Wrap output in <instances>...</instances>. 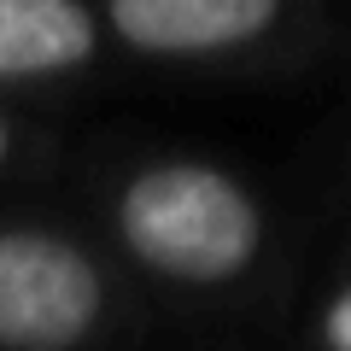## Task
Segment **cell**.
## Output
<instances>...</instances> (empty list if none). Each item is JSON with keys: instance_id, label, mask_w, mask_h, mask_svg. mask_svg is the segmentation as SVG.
<instances>
[{"instance_id": "6", "label": "cell", "mask_w": 351, "mask_h": 351, "mask_svg": "<svg viewBox=\"0 0 351 351\" xmlns=\"http://www.w3.org/2000/svg\"><path fill=\"white\" fill-rule=\"evenodd\" d=\"M0 158H6V123H0Z\"/></svg>"}, {"instance_id": "5", "label": "cell", "mask_w": 351, "mask_h": 351, "mask_svg": "<svg viewBox=\"0 0 351 351\" xmlns=\"http://www.w3.org/2000/svg\"><path fill=\"white\" fill-rule=\"evenodd\" d=\"M322 339L328 351H351V287H339L334 304L322 311Z\"/></svg>"}, {"instance_id": "1", "label": "cell", "mask_w": 351, "mask_h": 351, "mask_svg": "<svg viewBox=\"0 0 351 351\" xmlns=\"http://www.w3.org/2000/svg\"><path fill=\"white\" fill-rule=\"evenodd\" d=\"M117 223L129 252L176 281H228L258 252L252 199L205 164H158L135 176Z\"/></svg>"}, {"instance_id": "3", "label": "cell", "mask_w": 351, "mask_h": 351, "mask_svg": "<svg viewBox=\"0 0 351 351\" xmlns=\"http://www.w3.org/2000/svg\"><path fill=\"white\" fill-rule=\"evenodd\" d=\"M281 0H112V24L147 53H211L252 41Z\"/></svg>"}, {"instance_id": "4", "label": "cell", "mask_w": 351, "mask_h": 351, "mask_svg": "<svg viewBox=\"0 0 351 351\" xmlns=\"http://www.w3.org/2000/svg\"><path fill=\"white\" fill-rule=\"evenodd\" d=\"M94 53V18L76 0H0V76L71 71Z\"/></svg>"}, {"instance_id": "2", "label": "cell", "mask_w": 351, "mask_h": 351, "mask_svg": "<svg viewBox=\"0 0 351 351\" xmlns=\"http://www.w3.org/2000/svg\"><path fill=\"white\" fill-rule=\"evenodd\" d=\"M100 311V276L59 234H0V351H64Z\"/></svg>"}]
</instances>
